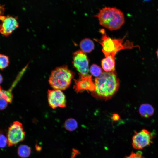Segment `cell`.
Here are the masks:
<instances>
[{"mask_svg": "<svg viewBox=\"0 0 158 158\" xmlns=\"http://www.w3.org/2000/svg\"><path fill=\"white\" fill-rule=\"evenodd\" d=\"M95 81L96 88L92 94L97 98L108 99L118 90L119 87V80L115 71L103 72L95 79Z\"/></svg>", "mask_w": 158, "mask_h": 158, "instance_id": "1", "label": "cell"}, {"mask_svg": "<svg viewBox=\"0 0 158 158\" xmlns=\"http://www.w3.org/2000/svg\"><path fill=\"white\" fill-rule=\"evenodd\" d=\"M94 16L98 18L101 25L110 30L120 28L125 22L123 12L115 7L105 6Z\"/></svg>", "mask_w": 158, "mask_h": 158, "instance_id": "2", "label": "cell"}, {"mask_svg": "<svg viewBox=\"0 0 158 158\" xmlns=\"http://www.w3.org/2000/svg\"><path fill=\"white\" fill-rule=\"evenodd\" d=\"M102 35L100 40L94 39L102 46V51L105 57L111 55L115 57L117 52L123 49H131L136 47L133 43L127 40L123 44L126 35L122 38H113L107 36L104 29L100 30Z\"/></svg>", "mask_w": 158, "mask_h": 158, "instance_id": "3", "label": "cell"}, {"mask_svg": "<svg viewBox=\"0 0 158 158\" xmlns=\"http://www.w3.org/2000/svg\"><path fill=\"white\" fill-rule=\"evenodd\" d=\"M74 73L66 65L57 67L52 70L49 77L48 82L54 90H65L70 86L74 77Z\"/></svg>", "mask_w": 158, "mask_h": 158, "instance_id": "4", "label": "cell"}, {"mask_svg": "<svg viewBox=\"0 0 158 158\" xmlns=\"http://www.w3.org/2000/svg\"><path fill=\"white\" fill-rule=\"evenodd\" d=\"M25 136L22 124L20 122L14 121L9 127L7 137L8 145L11 147L23 141Z\"/></svg>", "mask_w": 158, "mask_h": 158, "instance_id": "5", "label": "cell"}, {"mask_svg": "<svg viewBox=\"0 0 158 158\" xmlns=\"http://www.w3.org/2000/svg\"><path fill=\"white\" fill-rule=\"evenodd\" d=\"M154 135L152 132L143 129L138 132L135 131L132 138V144L133 148L141 150L149 146L152 143Z\"/></svg>", "mask_w": 158, "mask_h": 158, "instance_id": "6", "label": "cell"}, {"mask_svg": "<svg viewBox=\"0 0 158 158\" xmlns=\"http://www.w3.org/2000/svg\"><path fill=\"white\" fill-rule=\"evenodd\" d=\"M73 63L74 67L83 76H87L89 72V60L86 53L81 49L73 53Z\"/></svg>", "mask_w": 158, "mask_h": 158, "instance_id": "7", "label": "cell"}, {"mask_svg": "<svg viewBox=\"0 0 158 158\" xmlns=\"http://www.w3.org/2000/svg\"><path fill=\"white\" fill-rule=\"evenodd\" d=\"M47 93L48 104L52 109L66 107L65 96L61 90H48Z\"/></svg>", "mask_w": 158, "mask_h": 158, "instance_id": "8", "label": "cell"}, {"mask_svg": "<svg viewBox=\"0 0 158 158\" xmlns=\"http://www.w3.org/2000/svg\"><path fill=\"white\" fill-rule=\"evenodd\" d=\"M0 19L2 21L0 25V32L5 36L9 35L18 26L16 17L1 15Z\"/></svg>", "mask_w": 158, "mask_h": 158, "instance_id": "9", "label": "cell"}, {"mask_svg": "<svg viewBox=\"0 0 158 158\" xmlns=\"http://www.w3.org/2000/svg\"><path fill=\"white\" fill-rule=\"evenodd\" d=\"M80 78L78 80H74L75 84L74 88L77 93L86 90L87 91H94L96 86L92 81V76H83L80 74Z\"/></svg>", "mask_w": 158, "mask_h": 158, "instance_id": "10", "label": "cell"}, {"mask_svg": "<svg viewBox=\"0 0 158 158\" xmlns=\"http://www.w3.org/2000/svg\"><path fill=\"white\" fill-rule=\"evenodd\" d=\"M115 57L111 55L105 57L101 62L103 69L106 72H111L115 71Z\"/></svg>", "mask_w": 158, "mask_h": 158, "instance_id": "11", "label": "cell"}, {"mask_svg": "<svg viewBox=\"0 0 158 158\" xmlns=\"http://www.w3.org/2000/svg\"><path fill=\"white\" fill-rule=\"evenodd\" d=\"M80 47L83 51L86 53H89L94 49V44L90 39L86 38L82 40L79 44Z\"/></svg>", "mask_w": 158, "mask_h": 158, "instance_id": "12", "label": "cell"}, {"mask_svg": "<svg viewBox=\"0 0 158 158\" xmlns=\"http://www.w3.org/2000/svg\"><path fill=\"white\" fill-rule=\"evenodd\" d=\"M139 111L141 116L144 117L148 118L153 114L154 110L151 105L148 104H143L140 107Z\"/></svg>", "mask_w": 158, "mask_h": 158, "instance_id": "13", "label": "cell"}, {"mask_svg": "<svg viewBox=\"0 0 158 158\" xmlns=\"http://www.w3.org/2000/svg\"><path fill=\"white\" fill-rule=\"evenodd\" d=\"M31 149L28 145L25 144L20 145L17 149L18 156L22 158H26L30 155Z\"/></svg>", "mask_w": 158, "mask_h": 158, "instance_id": "14", "label": "cell"}, {"mask_svg": "<svg viewBox=\"0 0 158 158\" xmlns=\"http://www.w3.org/2000/svg\"><path fill=\"white\" fill-rule=\"evenodd\" d=\"M64 126L65 129L69 131H72L76 130L78 127L77 121L74 119L70 118L65 121Z\"/></svg>", "mask_w": 158, "mask_h": 158, "instance_id": "15", "label": "cell"}, {"mask_svg": "<svg viewBox=\"0 0 158 158\" xmlns=\"http://www.w3.org/2000/svg\"><path fill=\"white\" fill-rule=\"evenodd\" d=\"M0 98L4 99L8 103H11L13 99V95L11 92L1 89V88Z\"/></svg>", "mask_w": 158, "mask_h": 158, "instance_id": "16", "label": "cell"}, {"mask_svg": "<svg viewBox=\"0 0 158 158\" xmlns=\"http://www.w3.org/2000/svg\"><path fill=\"white\" fill-rule=\"evenodd\" d=\"M90 71L92 75L97 78L99 77L103 72L101 68L95 64H93L91 66Z\"/></svg>", "mask_w": 158, "mask_h": 158, "instance_id": "17", "label": "cell"}, {"mask_svg": "<svg viewBox=\"0 0 158 158\" xmlns=\"http://www.w3.org/2000/svg\"><path fill=\"white\" fill-rule=\"evenodd\" d=\"M9 63L8 57V56L0 54V68L1 70L7 67Z\"/></svg>", "mask_w": 158, "mask_h": 158, "instance_id": "18", "label": "cell"}, {"mask_svg": "<svg viewBox=\"0 0 158 158\" xmlns=\"http://www.w3.org/2000/svg\"><path fill=\"white\" fill-rule=\"evenodd\" d=\"M141 152L138 151L136 153L132 152L128 156H126L124 158H145L142 155Z\"/></svg>", "mask_w": 158, "mask_h": 158, "instance_id": "19", "label": "cell"}, {"mask_svg": "<svg viewBox=\"0 0 158 158\" xmlns=\"http://www.w3.org/2000/svg\"><path fill=\"white\" fill-rule=\"evenodd\" d=\"M8 144L7 136L6 137L3 133H1L0 135V146L1 148L5 147Z\"/></svg>", "mask_w": 158, "mask_h": 158, "instance_id": "20", "label": "cell"}, {"mask_svg": "<svg viewBox=\"0 0 158 158\" xmlns=\"http://www.w3.org/2000/svg\"><path fill=\"white\" fill-rule=\"evenodd\" d=\"M8 102L4 99L0 98V108L1 110H3L7 107Z\"/></svg>", "mask_w": 158, "mask_h": 158, "instance_id": "21", "label": "cell"}, {"mask_svg": "<svg viewBox=\"0 0 158 158\" xmlns=\"http://www.w3.org/2000/svg\"><path fill=\"white\" fill-rule=\"evenodd\" d=\"M120 118L119 116L117 114H113L112 116V119L114 121H116L118 120Z\"/></svg>", "mask_w": 158, "mask_h": 158, "instance_id": "22", "label": "cell"}, {"mask_svg": "<svg viewBox=\"0 0 158 158\" xmlns=\"http://www.w3.org/2000/svg\"><path fill=\"white\" fill-rule=\"evenodd\" d=\"M35 149L37 151H40L41 150L42 147L37 143L35 145Z\"/></svg>", "mask_w": 158, "mask_h": 158, "instance_id": "23", "label": "cell"}, {"mask_svg": "<svg viewBox=\"0 0 158 158\" xmlns=\"http://www.w3.org/2000/svg\"><path fill=\"white\" fill-rule=\"evenodd\" d=\"M156 54H157V58H158V48L157 49V50L156 51Z\"/></svg>", "mask_w": 158, "mask_h": 158, "instance_id": "24", "label": "cell"}, {"mask_svg": "<svg viewBox=\"0 0 158 158\" xmlns=\"http://www.w3.org/2000/svg\"><path fill=\"white\" fill-rule=\"evenodd\" d=\"M2 78L1 77V80H0L1 83L2 82V81L3 80L2 79Z\"/></svg>", "mask_w": 158, "mask_h": 158, "instance_id": "25", "label": "cell"}]
</instances>
